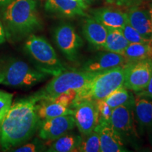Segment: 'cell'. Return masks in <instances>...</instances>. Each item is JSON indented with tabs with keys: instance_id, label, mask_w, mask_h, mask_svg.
Wrapping results in <instances>:
<instances>
[{
	"instance_id": "obj_1",
	"label": "cell",
	"mask_w": 152,
	"mask_h": 152,
	"mask_svg": "<svg viewBox=\"0 0 152 152\" xmlns=\"http://www.w3.org/2000/svg\"><path fill=\"white\" fill-rule=\"evenodd\" d=\"M38 99L35 94L16 101L4 119L0 132V145L12 149L30 140L37 132L39 119L36 111Z\"/></svg>"
},
{
	"instance_id": "obj_2",
	"label": "cell",
	"mask_w": 152,
	"mask_h": 152,
	"mask_svg": "<svg viewBox=\"0 0 152 152\" xmlns=\"http://www.w3.org/2000/svg\"><path fill=\"white\" fill-rule=\"evenodd\" d=\"M1 21L7 39L12 42L28 37L42 27L35 0H13L4 7Z\"/></svg>"
},
{
	"instance_id": "obj_3",
	"label": "cell",
	"mask_w": 152,
	"mask_h": 152,
	"mask_svg": "<svg viewBox=\"0 0 152 152\" xmlns=\"http://www.w3.org/2000/svg\"><path fill=\"white\" fill-rule=\"evenodd\" d=\"M126 73V64L100 72L84 87L77 91L71 109L84 101L105 99L109 95L123 87Z\"/></svg>"
},
{
	"instance_id": "obj_4",
	"label": "cell",
	"mask_w": 152,
	"mask_h": 152,
	"mask_svg": "<svg viewBox=\"0 0 152 152\" xmlns=\"http://www.w3.org/2000/svg\"><path fill=\"white\" fill-rule=\"evenodd\" d=\"M23 49L35 68L44 73L55 76L67 70L51 44L42 36H28Z\"/></svg>"
},
{
	"instance_id": "obj_5",
	"label": "cell",
	"mask_w": 152,
	"mask_h": 152,
	"mask_svg": "<svg viewBox=\"0 0 152 152\" xmlns=\"http://www.w3.org/2000/svg\"><path fill=\"white\" fill-rule=\"evenodd\" d=\"M100 72L82 71H66L54 76L45 88L35 93L38 101L51 100L57 95L70 90L78 91Z\"/></svg>"
},
{
	"instance_id": "obj_6",
	"label": "cell",
	"mask_w": 152,
	"mask_h": 152,
	"mask_svg": "<svg viewBox=\"0 0 152 152\" xmlns=\"http://www.w3.org/2000/svg\"><path fill=\"white\" fill-rule=\"evenodd\" d=\"M1 72L4 77L1 84L16 88H30L49 75L19 59L9 60Z\"/></svg>"
},
{
	"instance_id": "obj_7",
	"label": "cell",
	"mask_w": 152,
	"mask_h": 152,
	"mask_svg": "<svg viewBox=\"0 0 152 152\" xmlns=\"http://www.w3.org/2000/svg\"><path fill=\"white\" fill-rule=\"evenodd\" d=\"M111 124L125 144L134 148L140 146V137L134 115V101L113 109Z\"/></svg>"
},
{
	"instance_id": "obj_8",
	"label": "cell",
	"mask_w": 152,
	"mask_h": 152,
	"mask_svg": "<svg viewBox=\"0 0 152 152\" xmlns=\"http://www.w3.org/2000/svg\"><path fill=\"white\" fill-rule=\"evenodd\" d=\"M55 44L63 54L70 61L77 59L84 42L75 28L68 23H62L54 30Z\"/></svg>"
},
{
	"instance_id": "obj_9",
	"label": "cell",
	"mask_w": 152,
	"mask_h": 152,
	"mask_svg": "<svg viewBox=\"0 0 152 152\" xmlns=\"http://www.w3.org/2000/svg\"><path fill=\"white\" fill-rule=\"evenodd\" d=\"M152 75V59L127 63L126 73L123 87L138 92L144 90Z\"/></svg>"
},
{
	"instance_id": "obj_10",
	"label": "cell",
	"mask_w": 152,
	"mask_h": 152,
	"mask_svg": "<svg viewBox=\"0 0 152 152\" xmlns=\"http://www.w3.org/2000/svg\"><path fill=\"white\" fill-rule=\"evenodd\" d=\"M75 126L73 115H64L39 121L38 136L46 141H54Z\"/></svg>"
},
{
	"instance_id": "obj_11",
	"label": "cell",
	"mask_w": 152,
	"mask_h": 152,
	"mask_svg": "<svg viewBox=\"0 0 152 152\" xmlns=\"http://www.w3.org/2000/svg\"><path fill=\"white\" fill-rule=\"evenodd\" d=\"M75 125L83 137L90 134L99 124L95 101H84L74 108Z\"/></svg>"
},
{
	"instance_id": "obj_12",
	"label": "cell",
	"mask_w": 152,
	"mask_h": 152,
	"mask_svg": "<svg viewBox=\"0 0 152 152\" xmlns=\"http://www.w3.org/2000/svg\"><path fill=\"white\" fill-rule=\"evenodd\" d=\"M127 64L124 56L117 53L101 52L83 64L82 70L90 72H102Z\"/></svg>"
},
{
	"instance_id": "obj_13",
	"label": "cell",
	"mask_w": 152,
	"mask_h": 152,
	"mask_svg": "<svg viewBox=\"0 0 152 152\" xmlns=\"http://www.w3.org/2000/svg\"><path fill=\"white\" fill-rule=\"evenodd\" d=\"M95 128L99 133L101 152L129 151L111 123H99Z\"/></svg>"
},
{
	"instance_id": "obj_14",
	"label": "cell",
	"mask_w": 152,
	"mask_h": 152,
	"mask_svg": "<svg viewBox=\"0 0 152 152\" xmlns=\"http://www.w3.org/2000/svg\"><path fill=\"white\" fill-rule=\"evenodd\" d=\"M134 115L138 132L142 134L152 127V98L136 94L134 96Z\"/></svg>"
},
{
	"instance_id": "obj_15",
	"label": "cell",
	"mask_w": 152,
	"mask_h": 152,
	"mask_svg": "<svg viewBox=\"0 0 152 152\" xmlns=\"http://www.w3.org/2000/svg\"><path fill=\"white\" fill-rule=\"evenodd\" d=\"M83 34L91 47L96 49H103L107 36V28L93 16L85 20Z\"/></svg>"
},
{
	"instance_id": "obj_16",
	"label": "cell",
	"mask_w": 152,
	"mask_h": 152,
	"mask_svg": "<svg viewBox=\"0 0 152 152\" xmlns=\"http://www.w3.org/2000/svg\"><path fill=\"white\" fill-rule=\"evenodd\" d=\"M128 23L144 39L150 41L151 38V21L149 9L141 7H133L127 13Z\"/></svg>"
},
{
	"instance_id": "obj_17",
	"label": "cell",
	"mask_w": 152,
	"mask_h": 152,
	"mask_svg": "<svg viewBox=\"0 0 152 152\" xmlns=\"http://www.w3.org/2000/svg\"><path fill=\"white\" fill-rule=\"evenodd\" d=\"M45 9L51 14L68 18L86 16L85 9L75 0H47Z\"/></svg>"
},
{
	"instance_id": "obj_18",
	"label": "cell",
	"mask_w": 152,
	"mask_h": 152,
	"mask_svg": "<svg viewBox=\"0 0 152 152\" xmlns=\"http://www.w3.org/2000/svg\"><path fill=\"white\" fill-rule=\"evenodd\" d=\"M92 16L106 28L121 30L128 22L127 14L109 8H99L91 11Z\"/></svg>"
},
{
	"instance_id": "obj_19",
	"label": "cell",
	"mask_w": 152,
	"mask_h": 152,
	"mask_svg": "<svg viewBox=\"0 0 152 152\" xmlns=\"http://www.w3.org/2000/svg\"><path fill=\"white\" fill-rule=\"evenodd\" d=\"M36 111L39 121L64 115H73L74 110L61 104L48 100H42L36 104Z\"/></svg>"
},
{
	"instance_id": "obj_20",
	"label": "cell",
	"mask_w": 152,
	"mask_h": 152,
	"mask_svg": "<svg viewBox=\"0 0 152 152\" xmlns=\"http://www.w3.org/2000/svg\"><path fill=\"white\" fill-rule=\"evenodd\" d=\"M83 141V137L75 133H66L54 142L47 150L49 152L77 151V147Z\"/></svg>"
},
{
	"instance_id": "obj_21",
	"label": "cell",
	"mask_w": 152,
	"mask_h": 152,
	"mask_svg": "<svg viewBox=\"0 0 152 152\" xmlns=\"http://www.w3.org/2000/svg\"><path fill=\"white\" fill-rule=\"evenodd\" d=\"M123 55L127 63L152 59V45L150 42L147 43L129 44Z\"/></svg>"
},
{
	"instance_id": "obj_22",
	"label": "cell",
	"mask_w": 152,
	"mask_h": 152,
	"mask_svg": "<svg viewBox=\"0 0 152 152\" xmlns=\"http://www.w3.org/2000/svg\"><path fill=\"white\" fill-rule=\"evenodd\" d=\"M129 44L121 30L107 28V36L103 48L104 51L123 55Z\"/></svg>"
},
{
	"instance_id": "obj_23",
	"label": "cell",
	"mask_w": 152,
	"mask_h": 152,
	"mask_svg": "<svg viewBox=\"0 0 152 152\" xmlns=\"http://www.w3.org/2000/svg\"><path fill=\"white\" fill-rule=\"evenodd\" d=\"M104 100L112 109H114L134 101V94L125 87H121L112 92Z\"/></svg>"
},
{
	"instance_id": "obj_24",
	"label": "cell",
	"mask_w": 152,
	"mask_h": 152,
	"mask_svg": "<svg viewBox=\"0 0 152 152\" xmlns=\"http://www.w3.org/2000/svg\"><path fill=\"white\" fill-rule=\"evenodd\" d=\"M79 152H100L99 133L96 128L89 135L83 137V141L77 147Z\"/></svg>"
},
{
	"instance_id": "obj_25",
	"label": "cell",
	"mask_w": 152,
	"mask_h": 152,
	"mask_svg": "<svg viewBox=\"0 0 152 152\" xmlns=\"http://www.w3.org/2000/svg\"><path fill=\"white\" fill-rule=\"evenodd\" d=\"M13 96L14 95L11 93L0 90V132L4 119L12 105Z\"/></svg>"
},
{
	"instance_id": "obj_26",
	"label": "cell",
	"mask_w": 152,
	"mask_h": 152,
	"mask_svg": "<svg viewBox=\"0 0 152 152\" xmlns=\"http://www.w3.org/2000/svg\"><path fill=\"white\" fill-rule=\"evenodd\" d=\"M123 36L130 44L133 43H147L150 41L144 39L137 30L128 22L121 30Z\"/></svg>"
},
{
	"instance_id": "obj_27",
	"label": "cell",
	"mask_w": 152,
	"mask_h": 152,
	"mask_svg": "<svg viewBox=\"0 0 152 152\" xmlns=\"http://www.w3.org/2000/svg\"><path fill=\"white\" fill-rule=\"evenodd\" d=\"M96 102V109L98 113L99 123H111V118L113 109L109 106L104 99H99Z\"/></svg>"
},
{
	"instance_id": "obj_28",
	"label": "cell",
	"mask_w": 152,
	"mask_h": 152,
	"mask_svg": "<svg viewBox=\"0 0 152 152\" xmlns=\"http://www.w3.org/2000/svg\"><path fill=\"white\" fill-rule=\"evenodd\" d=\"M77 92V91L75 90H70L67 92L57 95L56 96L48 101H52V102L61 104L66 107L71 108L72 104L73 103L76 97Z\"/></svg>"
},
{
	"instance_id": "obj_29",
	"label": "cell",
	"mask_w": 152,
	"mask_h": 152,
	"mask_svg": "<svg viewBox=\"0 0 152 152\" xmlns=\"http://www.w3.org/2000/svg\"><path fill=\"white\" fill-rule=\"evenodd\" d=\"M46 147L42 142L37 139L32 142L25 144L21 147L12 149L11 151L15 152H35V151H45Z\"/></svg>"
},
{
	"instance_id": "obj_30",
	"label": "cell",
	"mask_w": 152,
	"mask_h": 152,
	"mask_svg": "<svg viewBox=\"0 0 152 152\" xmlns=\"http://www.w3.org/2000/svg\"><path fill=\"white\" fill-rule=\"evenodd\" d=\"M136 94H140V95H143V96H148V97L152 98V75L151 78L149 80V83L147 85V87L142 90L140 92H136Z\"/></svg>"
},
{
	"instance_id": "obj_31",
	"label": "cell",
	"mask_w": 152,
	"mask_h": 152,
	"mask_svg": "<svg viewBox=\"0 0 152 152\" xmlns=\"http://www.w3.org/2000/svg\"><path fill=\"white\" fill-rule=\"evenodd\" d=\"M7 41V37H6L5 29L4 27L3 23L0 19V45L4 43Z\"/></svg>"
},
{
	"instance_id": "obj_32",
	"label": "cell",
	"mask_w": 152,
	"mask_h": 152,
	"mask_svg": "<svg viewBox=\"0 0 152 152\" xmlns=\"http://www.w3.org/2000/svg\"><path fill=\"white\" fill-rule=\"evenodd\" d=\"M106 2L109 4H118V5H121L123 4L128 1V0H106Z\"/></svg>"
},
{
	"instance_id": "obj_33",
	"label": "cell",
	"mask_w": 152,
	"mask_h": 152,
	"mask_svg": "<svg viewBox=\"0 0 152 152\" xmlns=\"http://www.w3.org/2000/svg\"><path fill=\"white\" fill-rule=\"evenodd\" d=\"M147 131L148 134V140H149L150 145H151L152 147V127H151L149 129H148Z\"/></svg>"
},
{
	"instance_id": "obj_34",
	"label": "cell",
	"mask_w": 152,
	"mask_h": 152,
	"mask_svg": "<svg viewBox=\"0 0 152 152\" xmlns=\"http://www.w3.org/2000/svg\"><path fill=\"white\" fill-rule=\"evenodd\" d=\"M12 1L13 0H0V7H5Z\"/></svg>"
},
{
	"instance_id": "obj_35",
	"label": "cell",
	"mask_w": 152,
	"mask_h": 152,
	"mask_svg": "<svg viewBox=\"0 0 152 152\" xmlns=\"http://www.w3.org/2000/svg\"><path fill=\"white\" fill-rule=\"evenodd\" d=\"M94 1L95 0H82V1H83V2L84 3V4L87 7H88V6L92 4Z\"/></svg>"
},
{
	"instance_id": "obj_36",
	"label": "cell",
	"mask_w": 152,
	"mask_h": 152,
	"mask_svg": "<svg viewBox=\"0 0 152 152\" xmlns=\"http://www.w3.org/2000/svg\"><path fill=\"white\" fill-rule=\"evenodd\" d=\"M149 13H150V16H151V30H152V8L150 7L149 9ZM150 42L152 45V35H151V40H150Z\"/></svg>"
},
{
	"instance_id": "obj_37",
	"label": "cell",
	"mask_w": 152,
	"mask_h": 152,
	"mask_svg": "<svg viewBox=\"0 0 152 152\" xmlns=\"http://www.w3.org/2000/svg\"><path fill=\"white\" fill-rule=\"evenodd\" d=\"M3 79H4V77H3L2 72H1V70H0V84H1V83H2Z\"/></svg>"
},
{
	"instance_id": "obj_38",
	"label": "cell",
	"mask_w": 152,
	"mask_h": 152,
	"mask_svg": "<svg viewBox=\"0 0 152 152\" xmlns=\"http://www.w3.org/2000/svg\"><path fill=\"white\" fill-rule=\"evenodd\" d=\"M151 8H152V5H151Z\"/></svg>"
}]
</instances>
